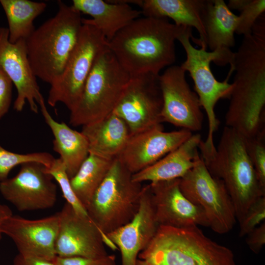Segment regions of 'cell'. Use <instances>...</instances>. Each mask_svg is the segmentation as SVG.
Here are the masks:
<instances>
[{
    "instance_id": "6da1fadb",
    "label": "cell",
    "mask_w": 265,
    "mask_h": 265,
    "mask_svg": "<svg viewBox=\"0 0 265 265\" xmlns=\"http://www.w3.org/2000/svg\"><path fill=\"white\" fill-rule=\"evenodd\" d=\"M230 70L235 72L225 126L245 140L265 133V20L243 36Z\"/></svg>"
},
{
    "instance_id": "7a4b0ae2",
    "label": "cell",
    "mask_w": 265,
    "mask_h": 265,
    "mask_svg": "<svg viewBox=\"0 0 265 265\" xmlns=\"http://www.w3.org/2000/svg\"><path fill=\"white\" fill-rule=\"evenodd\" d=\"M184 27L165 18H138L108 41L107 46L130 76L158 75L175 62V41Z\"/></svg>"
},
{
    "instance_id": "3957f363",
    "label": "cell",
    "mask_w": 265,
    "mask_h": 265,
    "mask_svg": "<svg viewBox=\"0 0 265 265\" xmlns=\"http://www.w3.org/2000/svg\"><path fill=\"white\" fill-rule=\"evenodd\" d=\"M209 172L224 184L233 202L239 223L249 206L265 196L246 152L244 139L225 126L212 152L200 150Z\"/></svg>"
},
{
    "instance_id": "277c9868",
    "label": "cell",
    "mask_w": 265,
    "mask_h": 265,
    "mask_svg": "<svg viewBox=\"0 0 265 265\" xmlns=\"http://www.w3.org/2000/svg\"><path fill=\"white\" fill-rule=\"evenodd\" d=\"M56 14L26 40L28 59L36 78L51 84L62 75L82 25L81 13L57 2Z\"/></svg>"
},
{
    "instance_id": "5b68a950",
    "label": "cell",
    "mask_w": 265,
    "mask_h": 265,
    "mask_svg": "<svg viewBox=\"0 0 265 265\" xmlns=\"http://www.w3.org/2000/svg\"><path fill=\"white\" fill-rule=\"evenodd\" d=\"M138 258L148 265H236L232 251L207 237L198 226H159Z\"/></svg>"
},
{
    "instance_id": "8992f818",
    "label": "cell",
    "mask_w": 265,
    "mask_h": 265,
    "mask_svg": "<svg viewBox=\"0 0 265 265\" xmlns=\"http://www.w3.org/2000/svg\"><path fill=\"white\" fill-rule=\"evenodd\" d=\"M193 37L192 28L185 27L177 38L186 53V59L181 67L188 72L192 78L195 93L197 95L201 107L207 115L208 122V133L205 141L202 140V146L209 150H213L215 146L213 142L214 133L219 125L214 108L218 101L221 99H229L233 89V84L228 82L231 74L223 81L216 79L211 71L212 62L220 66L232 65L235 53L231 50H216L208 52L203 48H195L190 39Z\"/></svg>"
},
{
    "instance_id": "52a82bcc",
    "label": "cell",
    "mask_w": 265,
    "mask_h": 265,
    "mask_svg": "<svg viewBox=\"0 0 265 265\" xmlns=\"http://www.w3.org/2000/svg\"><path fill=\"white\" fill-rule=\"evenodd\" d=\"M130 77L106 47L96 59L79 101L70 111V124L83 126L112 113Z\"/></svg>"
},
{
    "instance_id": "ba28073f",
    "label": "cell",
    "mask_w": 265,
    "mask_h": 265,
    "mask_svg": "<svg viewBox=\"0 0 265 265\" xmlns=\"http://www.w3.org/2000/svg\"><path fill=\"white\" fill-rule=\"evenodd\" d=\"M132 175L114 159L86 208L89 218L105 236L129 223L138 210L143 186L133 181Z\"/></svg>"
},
{
    "instance_id": "9c48e42d",
    "label": "cell",
    "mask_w": 265,
    "mask_h": 265,
    "mask_svg": "<svg viewBox=\"0 0 265 265\" xmlns=\"http://www.w3.org/2000/svg\"><path fill=\"white\" fill-rule=\"evenodd\" d=\"M107 46V41L100 31L91 25L82 24L62 75L50 84L47 103L51 106L61 103L70 111L75 108L96 59Z\"/></svg>"
},
{
    "instance_id": "30bf717a",
    "label": "cell",
    "mask_w": 265,
    "mask_h": 265,
    "mask_svg": "<svg viewBox=\"0 0 265 265\" xmlns=\"http://www.w3.org/2000/svg\"><path fill=\"white\" fill-rule=\"evenodd\" d=\"M179 186L183 194L203 211L213 231L223 234L233 229L237 219L232 199L223 182L209 172L200 153L193 167L180 179Z\"/></svg>"
},
{
    "instance_id": "8fae6325",
    "label": "cell",
    "mask_w": 265,
    "mask_h": 265,
    "mask_svg": "<svg viewBox=\"0 0 265 265\" xmlns=\"http://www.w3.org/2000/svg\"><path fill=\"white\" fill-rule=\"evenodd\" d=\"M159 75L145 73L131 76L113 111L125 122L131 135L162 122Z\"/></svg>"
},
{
    "instance_id": "7c38bea8",
    "label": "cell",
    "mask_w": 265,
    "mask_h": 265,
    "mask_svg": "<svg viewBox=\"0 0 265 265\" xmlns=\"http://www.w3.org/2000/svg\"><path fill=\"white\" fill-rule=\"evenodd\" d=\"M46 167L37 162L22 164L14 177L0 182V193L21 212L52 208L56 202L57 188Z\"/></svg>"
},
{
    "instance_id": "4fadbf2b",
    "label": "cell",
    "mask_w": 265,
    "mask_h": 265,
    "mask_svg": "<svg viewBox=\"0 0 265 265\" xmlns=\"http://www.w3.org/2000/svg\"><path fill=\"white\" fill-rule=\"evenodd\" d=\"M181 66L171 65L159 75L163 105L162 122L192 132L202 127L203 113L196 93L187 83Z\"/></svg>"
},
{
    "instance_id": "5bb4252c",
    "label": "cell",
    "mask_w": 265,
    "mask_h": 265,
    "mask_svg": "<svg viewBox=\"0 0 265 265\" xmlns=\"http://www.w3.org/2000/svg\"><path fill=\"white\" fill-rule=\"evenodd\" d=\"M58 212L59 228L55 243L57 256L103 257L108 255L104 243L113 250L117 249L90 218L78 214L67 203Z\"/></svg>"
},
{
    "instance_id": "9a60e30c",
    "label": "cell",
    "mask_w": 265,
    "mask_h": 265,
    "mask_svg": "<svg viewBox=\"0 0 265 265\" xmlns=\"http://www.w3.org/2000/svg\"><path fill=\"white\" fill-rule=\"evenodd\" d=\"M59 223V212L33 220L13 214L5 221L1 231L14 242L19 254L53 261Z\"/></svg>"
},
{
    "instance_id": "2e32d148",
    "label": "cell",
    "mask_w": 265,
    "mask_h": 265,
    "mask_svg": "<svg viewBox=\"0 0 265 265\" xmlns=\"http://www.w3.org/2000/svg\"><path fill=\"white\" fill-rule=\"evenodd\" d=\"M192 134L190 131L182 129L165 132L159 124L131 135L117 159L133 174L178 148Z\"/></svg>"
},
{
    "instance_id": "e0dca14e",
    "label": "cell",
    "mask_w": 265,
    "mask_h": 265,
    "mask_svg": "<svg viewBox=\"0 0 265 265\" xmlns=\"http://www.w3.org/2000/svg\"><path fill=\"white\" fill-rule=\"evenodd\" d=\"M7 28L0 27V68L11 80L17 90L13 108L23 110L26 103L30 109L38 113V103L42 96L27 56L26 40L12 43L9 41Z\"/></svg>"
},
{
    "instance_id": "ac0fdd59",
    "label": "cell",
    "mask_w": 265,
    "mask_h": 265,
    "mask_svg": "<svg viewBox=\"0 0 265 265\" xmlns=\"http://www.w3.org/2000/svg\"><path fill=\"white\" fill-rule=\"evenodd\" d=\"M179 182L180 179H177L149 184L159 226L179 228L209 227L204 212L183 194Z\"/></svg>"
},
{
    "instance_id": "d6986e66",
    "label": "cell",
    "mask_w": 265,
    "mask_h": 265,
    "mask_svg": "<svg viewBox=\"0 0 265 265\" xmlns=\"http://www.w3.org/2000/svg\"><path fill=\"white\" fill-rule=\"evenodd\" d=\"M159 226L148 184L143 186L139 207L133 218L106 235L119 249L121 265H136L139 254L151 242Z\"/></svg>"
},
{
    "instance_id": "ffe728a7",
    "label": "cell",
    "mask_w": 265,
    "mask_h": 265,
    "mask_svg": "<svg viewBox=\"0 0 265 265\" xmlns=\"http://www.w3.org/2000/svg\"><path fill=\"white\" fill-rule=\"evenodd\" d=\"M199 133L192 134L178 148L152 165L132 175L133 181L156 183L181 179L195 164L202 141Z\"/></svg>"
},
{
    "instance_id": "44dd1931",
    "label": "cell",
    "mask_w": 265,
    "mask_h": 265,
    "mask_svg": "<svg viewBox=\"0 0 265 265\" xmlns=\"http://www.w3.org/2000/svg\"><path fill=\"white\" fill-rule=\"evenodd\" d=\"M207 0H144L140 7L145 17L171 19L177 26L194 27L199 34L193 41L207 50L203 14Z\"/></svg>"
},
{
    "instance_id": "7402d4cb",
    "label": "cell",
    "mask_w": 265,
    "mask_h": 265,
    "mask_svg": "<svg viewBox=\"0 0 265 265\" xmlns=\"http://www.w3.org/2000/svg\"><path fill=\"white\" fill-rule=\"evenodd\" d=\"M72 5L80 13L88 14L92 18H82V24L95 26L107 42L141 13V11L133 9L129 4L110 0H73Z\"/></svg>"
},
{
    "instance_id": "603a6c76",
    "label": "cell",
    "mask_w": 265,
    "mask_h": 265,
    "mask_svg": "<svg viewBox=\"0 0 265 265\" xmlns=\"http://www.w3.org/2000/svg\"><path fill=\"white\" fill-rule=\"evenodd\" d=\"M89 154L113 160L126 146L131 133L125 122L113 112L104 118L82 126Z\"/></svg>"
},
{
    "instance_id": "cb8c5ba5",
    "label": "cell",
    "mask_w": 265,
    "mask_h": 265,
    "mask_svg": "<svg viewBox=\"0 0 265 265\" xmlns=\"http://www.w3.org/2000/svg\"><path fill=\"white\" fill-rule=\"evenodd\" d=\"M44 120L53 135V150L59 155L66 172L71 178L89 154L87 140L80 132L64 122L55 120L49 112L42 96L38 103Z\"/></svg>"
},
{
    "instance_id": "d4e9b609",
    "label": "cell",
    "mask_w": 265,
    "mask_h": 265,
    "mask_svg": "<svg viewBox=\"0 0 265 265\" xmlns=\"http://www.w3.org/2000/svg\"><path fill=\"white\" fill-rule=\"evenodd\" d=\"M238 19L224 0H207L203 14L207 47L211 51L231 50Z\"/></svg>"
},
{
    "instance_id": "484cf974",
    "label": "cell",
    "mask_w": 265,
    "mask_h": 265,
    "mask_svg": "<svg viewBox=\"0 0 265 265\" xmlns=\"http://www.w3.org/2000/svg\"><path fill=\"white\" fill-rule=\"evenodd\" d=\"M8 24V39L12 43L26 40L35 29L34 20L46 9L43 2L29 0H0Z\"/></svg>"
},
{
    "instance_id": "4316f807",
    "label": "cell",
    "mask_w": 265,
    "mask_h": 265,
    "mask_svg": "<svg viewBox=\"0 0 265 265\" xmlns=\"http://www.w3.org/2000/svg\"><path fill=\"white\" fill-rule=\"evenodd\" d=\"M113 161L89 154L77 173L70 179L75 193L85 209L106 177Z\"/></svg>"
},
{
    "instance_id": "83f0119b",
    "label": "cell",
    "mask_w": 265,
    "mask_h": 265,
    "mask_svg": "<svg viewBox=\"0 0 265 265\" xmlns=\"http://www.w3.org/2000/svg\"><path fill=\"white\" fill-rule=\"evenodd\" d=\"M227 6L230 10L240 12L236 33L243 36L251 32L255 23L265 11V0H230Z\"/></svg>"
},
{
    "instance_id": "f1b7e54d",
    "label": "cell",
    "mask_w": 265,
    "mask_h": 265,
    "mask_svg": "<svg viewBox=\"0 0 265 265\" xmlns=\"http://www.w3.org/2000/svg\"><path fill=\"white\" fill-rule=\"evenodd\" d=\"M55 158L46 152L19 154L4 149L0 145V182L8 178V176L15 167L28 162H37L50 167Z\"/></svg>"
},
{
    "instance_id": "f546056e",
    "label": "cell",
    "mask_w": 265,
    "mask_h": 265,
    "mask_svg": "<svg viewBox=\"0 0 265 265\" xmlns=\"http://www.w3.org/2000/svg\"><path fill=\"white\" fill-rule=\"evenodd\" d=\"M46 172L58 183L66 203L80 215L89 218L86 209L72 187L70 178L61 160L59 158L55 159L50 167H46Z\"/></svg>"
},
{
    "instance_id": "4dcf8cb0",
    "label": "cell",
    "mask_w": 265,
    "mask_h": 265,
    "mask_svg": "<svg viewBox=\"0 0 265 265\" xmlns=\"http://www.w3.org/2000/svg\"><path fill=\"white\" fill-rule=\"evenodd\" d=\"M265 133L245 140L246 152L262 187L265 189Z\"/></svg>"
},
{
    "instance_id": "1f68e13d",
    "label": "cell",
    "mask_w": 265,
    "mask_h": 265,
    "mask_svg": "<svg viewBox=\"0 0 265 265\" xmlns=\"http://www.w3.org/2000/svg\"><path fill=\"white\" fill-rule=\"evenodd\" d=\"M265 219V196L253 202L247 209L244 217L239 223V236L247 235L258 226Z\"/></svg>"
},
{
    "instance_id": "d6a6232c",
    "label": "cell",
    "mask_w": 265,
    "mask_h": 265,
    "mask_svg": "<svg viewBox=\"0 0 265 265\" xmlns=\"http://www.w3.org/2000/svg\"><path fill=\"white\" fill-rule=\"evenodd\" d=\"M53 262L56 265H116V258L114 255L98 258L56 256Z\"/></svg>"
},
{
    "instance_id": "836d02e7",
    "label": "cell",
    "mask_w": 265,
    "mask_h": 265,
    "mask_svg": "<svg viewBox=\"0 0 265 265\" xmlns=\"http://www.w3.org/2000/svg\"><path fill=\"white\" fill-rule=\"evenodd\" d=\"M13 82L0 68V119L8 111L12 101Z\"/></svg>"
},
{
    "instance_id": "e575fe53",
    "label": "cell",
    "mask_w": 265,
    "mask_h": 265,
    "mask_svg": "<svg viewBox=\"0 0 265 265\" xmlns=\"http://www.w3.org/2000/svg\"><path fill=\"white\" fill-rule=\"evenodd\" d=\"M246 242L255 253H258L265 244V221L247 235Z\"/></svg>"
},
{
    "instance_id": "d590c367",
    "label": "cell",
    "mask_w": 265,
    "mask_h": 265,
    "mask_svg": "<svg viewBox=\"0 0 265 265\" xmlns=\"http://www.w3.org/2000/svg\"><path fill=\"white\" fill-rule=\"evenodd\" d=\"M13 265H56L53 261L26 257L18 254L14 258Z\"/></svg>"
},
{
    "instance_id": "8d00e7d4",
    "label": "cell",
    "mask_w": 265,
    "mask_h": 265,
    "mask_svg": "<svg viewBox=\"0 0 265 265\" xmlns=\"http://www.w3.org/2000/svg\"><path fill=\"white\" fill-rule=\"evenodd\" d=\"M13 215L10 208L0 202V240L2 238L1 228L5 221Z\"/></svg>"
},
{
    "instance_id": "74e56055",
    "label": "cell",
    "mask_w": 265,
    "mask_h": 265,
    "mask_svg": "<svg viewBox=\"0 0 265 265\" xmlns=\"http://www.w3.org/2000/svg\"><path fill=\"white\" fill-rule=\"evenodd\" d=\"M136 265H148L144 260L138 259L136 261Z\"/></svg>"
}]
</instances>
